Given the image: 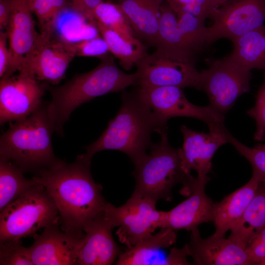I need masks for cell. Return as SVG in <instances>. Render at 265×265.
Returning <instances> with one entry per match:
<instances>
[{
	"instance_id": "obj_1",
	"label": "cell",
	"mask_w": 265,
	"mask_h": 265,
	"mask_svg": "<svg viewBox=\"0 0 265 265\" xmlns=\"http://www.w3.org/2000/svg\"><path fill=\"white\" fill-rule=\"evenodd\" d=\"M90 164L78 157L72 163L61 159L32 177L53 199L59 212L61 229L79 237L107 203L102 194L101 186L92 176Z\"/></svg>"
},
{
	"instance_id": "obj_2",
	"label": "cell",
	"mask_w": 265,
	"mask_h": 265,
	"mask_svg": "<svg viewBox=\"0 0 265 265\" xmlns=\"http://www.w3.org/2000/svg\"><path fill=\"white\" fill-rule=\"evenodd\" d=\"M120 108L95 141L85 147V153L77 157L89 163L96 153L115 150L126 154L135 164L153 144V132L168 131L167 124L153 112L138 89L122 91Z\"/></svg>"
},
{
	"instance_id": "obj_3",
	"label": "cell",
	"mask_w": 265,
	"mask_h": 265,
	"mask_svg": "<svg viewBox=\"0 0 265 265\" xmlns=\"http://www.w3.org/2000/svg\"><path fill=\"white\" fill-rule=\"evenodd\" d=\"M99 65L85 73L77 74L61 85L48 84L52 96L47 102L49 116L59 135L72 112L82 104L107 93L118 92L136 85L135 74L123 72L108 54L100 59Z\"/></svg>"
},
{
	"instance_id": "obj_4",
	"label": "cell",
	"mask_w": 265,
	"mask_h": 265,
	"mask_svg": "<svg viewBox=\"0 0 265 265\" xmlns=\"http://www.w3.org/2000/svg\"><path fill=\"white\" fill-rule=\"evenodd\" d=\"M54 128L47 102L33 113L15 121L0 138V158L12 161L24 172L36 174L61 159L54 155L52 136Z\"/></svg>"
},
{
	"instance_id": "obj_5",
	"label": "cell",
	"mask_w": 265,
	"mask_h": 265,
	"mask_svg": "<svg viewBox=\"0 0 265 265\" xmlns=\"http://www.w3.org/2000/svg\"><path fill=\"white\" fill-rule=\"evenodd\" d=\"M158 133L160 140L153 143L149 153L134 164L132 173L135 181L134 192L156 201H171L174 187L178 184L186 186L194 177L183 169L181 148L170 144L168 131Z\"/></svg>"
},
{
	"instance_id": "obj_6",
	"label": "cell",
	"mask_w": 265,
	"mask_h": 265,
	"mask_svg": "<svg viewBox=\"0 0 265 265\" xmlns=\"http://www.w3.org/2000/svg\"><path fill=\"white\" fill-rule=\"evenodd\" d=\"M57 222L59 214L53 199L37 184L0 212V242L33 237L39 230Z\"/></svg>"
},
{
	"instance_id": "obj_7",
	"label": "cell",
	"mask_w": 265,
	"mask_h": 265,
	"mask_svg": "<svg viewBox=\"0 0 265 265\" xmlns=\"http://www.w3.org/2000/svg\"><path fill=\"white\" fill-rule=\"evenodd\" d=\"M206 61L208 68L200 72V90L207 95L209 105L225 115L238 98L250 90L251 71L229 55Z\"/></svg>"
},
{
	"instance_id": "obj_8",
	"label": "cell",
	"mask_w": 265,
	"mask_h": 265,
	"mask_svg": "<svg viewBox=\"0 0 265 265\" xmlns=\"http://www.w3.org/2000/svg\"><path fill=\"white\" fill-rule=\"evenodd\" d=\"M156 200L134 192L123 205L116 207L107 202L104 214L114 227L119 241L131 248L161 228L165 211L156 209Z\"/></svg>"
},
{
	"instance_id": "obj_9",
	"label": "cell",
	"mask_w": 265,
	"mask_h": 265,
	"mask_svg": "<svg viewBox=\"0 0 265 265\" xmlns=\"http://www.w3.org/2000/svg\"><path fill=\"white\" fill-rule=\"evenodd\" d=\"M138 90L153 112L164 123L175 117H187L206 123L210 131L220 132L225 126V115L211 106H200L186 99L183 88L172 86H139Z\"/></svg>"
},
{
	"instance_id": "obj_10",
	"label": "cell",
	"mask_w": 265,
	"mask_h": 265,
	"mask_svg": "<svg viewBox=\"0 0 265 265\" xmlns=\"http://www.w3.org/2000/svg\"><path fill=\"white\" fill-rule=\"evenodd\" d=\"M207 28V45L222 38L232 41L264 25L265 0H232L215 9Z\"/></svg>"
},
{
	"instance_id": "obj_11",
	"label": "cell",
	"mask_w": 265,
	"mask_h": 265,
	"mask_svg": "<svg viewBox=\"0 0 265 265\" xmlns=\"http://www.w3.org/2000/svg\"><path fill=\"white\" fill-rule=\"evenodd\" d=\"M17 75L2 77L0 81V123L25 118L43 104L48 83H41L25 70Z\"/></svg>"
},
{
	"instance_id": "obj_12",
	"label": "cell",
	"mask_w": 265,
	"mask_h": 265,
	"mask_svg": "<svg viewBox=\"0 0 265 265\" xmlns=\"http://www.w3.org/2000/svg\"><path fill=\"white\" fill-rule=\"evenodd\" d=\"M39 33L34 48L19 71H26L40 81L57 85L76 56L75 49L71 43Z\"/></svg>"
},
{
	"instance_id": "obj_13",
	"label": "cell",
	"mask_w": 265,
	"mask_h": 265,
	"mask_svg": "<svg viewBox=\"0 0 265 265\" xmlns=\"http://www.w3.org/2000/svg\"><path fill=\"white\" fill-rule=\"evenodd\" d=\"M136 85L193 87L200 90V73L195 65L172 59L157 51L136 64Z\"/></svg>"
},
{
	"instance_id": "obj_14",
	"label": "cell",
	"mask_w": 265,
	"mask_h": 265,
	"mask_svg": "<svg viewBox=\"0 0 265 265\" xmlns=\"http://www.w3.org/2000/svg\"><path fill=\"white\" fill-rule=\"evenodd\" d=\"M210 180L208 176H197L184 186L181 193L188 197L171 210L165 212L161 228L191 231L202 223L213 221L214 203L205 192L206 185Z\"/></svg>"
},
{
	"instance_id": "obj_15",
	"label": "cell",
	"mask_w": 265,
	"mask_h": 265,
	"mask_svg": "<svg viewBox=\"0 0 265 265\" xmlns=\"http://www.w3.org/2000/svg\"><path fill=\"white\" fill-rule=\"evenodd\" d=\"M114 226L106 217L104 211L84 228L77 249L79 265H110L122 253L112 234Z\"/></svg>"
},
{
	"instance_id": "obj_16",
	"label": "cell",
	"mask_w": 265,
	"mask_h": 265,
	"mask_svg": "<svg viewBox=\"0 0 265 265\" xmlns=\"http://www.w3.org/2000/svg\"><path fill=\"white\" fill-rule=\"evenodd\" d=\"M59 225L60 222L51 224L33 237L34 242L27 250L33 265H77L81 237L63 231Z\"/></svg>"
},
{
	"instance_id": "obj_17",
	"label": "cell",
	"mask_w": 265,
	"mask_h": 265,
	"mask_svg": "<svg viewBox=\"0 0 265 265\" xmlns=\"http://www.w3.org/2000/svg\"><path fill=\"white\" fill-rule=\"evenodd\" d=\"M32 14L27 0H11V16L6 31L10 61L2 77H9L18 71L35 46L40 33L36 30Z\"/></svg>"
},
{
	"instance_id": "obj_18",
	"label": "cell",
	"mask_w": 265,
	"mask_h": 265,
	"mask_svg": "<svg viewBox=\"0 0 265 265\" xmlns=\"http://www.w3.org/2000/svg\"><path fill=\"white\" fill-rule=\"evenodd\" d=\"M191 232L188 244L192 265H252L245 248L233 239L213 235L203 238L198 228Z\"/></svg>"
},
{
	"instance_id": "obj_19",
	"label": "cell",
	"mask_w": 265,
	"mask_h": 265,
	"mask_svg": "<svg viewBox=\"0 0 265 265\" xmlns=\"http://www.w3.org/2000/svg\"><path fill=\"white\" fill-rule=\"evenodd\" d=\"M180 130L184 140L181 148L183 169L187 173L194 170L199 177L207 176L212 168L214 153L221 146L228 143L227 135L230 132L206 133L193 131L185 125H182Z\"/></svg>"
},
{
	"instance_id": "obj_20",
	"label": "cell",
	"mask_w": 265,
	"mask_h": 265,
	"mask_svg": "<svg viewBox=\"0 0 265 265\" xmlns=\"http://www.w3.org/2000/svg\"><path fill=\"white\" fill-rule=\"evenodd\" d=\"M156 51L176 61L195 65L198 53L188 44L179 29L177 17L165 0L160 8Z\"/></svg>"
},
{
	"instance_id": "obj_21",
	"label": "cell",
	"mask_w": 265,
	"mask_h": 265,
	"mask_svg": "<svg viewBox=\"0 0 265 265\" xmlns=\"http://www.w3.org/2000/svg\"><path fill=\"white\" fill-rule=\"evenodd\" d=\"M165 0H112L130 23L134 36L155 47L158 32L160 8Z\"/></svg>"
},
{
	"instance_id": "obj_22",
	"label": "cell",
	"mask_w": 265,
	"mask_h": 265,
	"mask_svg": "<svg viewBox=\"0 0 265 265\" xmlns=\"http://www.w3.org/2000/svg\"><path fill=\"white\" fill-rule=\"evenodd\" d=\"M259 184L258 181L252 176L243 186L226 196L220 202L214 204L213 235L225 237L226 232L237 224L254 196Z\"/></svg>"
},
{
	"instance_id": "obj_23",
	"label": "cell",
	"mask_w": 265,
	"mask_h": 265,
	"mask_svg": "<svg viewBox=\"0 0 265 265\" xmlns=\"http://www.w3.org/2000/svg\"><path fill=\"white\" fill-rule=\"evenodd\" d=\"M175 231L161 228L160 231L141 240L131 248H127L115 263L117 265H161L160 251L176 242Z\"/></svg>"
},
{
	"instance_id": "obj_24",
	"label": "cell",
	"mask_w": 265,
	"mask_h": 265,
	"mask_svg": "<svg viewBox=\"0 0 265 265\" xmlns=\"http://www.w3.org/2000/svg\"><path fill=\"white\" fill-rule=\"evenodd\" d=\"M89 21L82 14L73 8L70 4L56 15L52 22L40 32L67 43H76L99 36L94 24ZM90 22V21H89Z\"/></svg>"
},
{
	"instance_id": "obj_25",
	"label": "cell",
	"mask_w": 265,
	"mask_h": 265,
	"mask_svg": "<svg viewBox=\"0 0 265 265\" xmlns=\"http://www.w3.org/2000/svg\"><path fill=\"white\" fill-rule=\"evenodd\" d=\"M265 228V184L259 183L256 193L243 214L230 230L228 238L245 248Z\"/></svg>"
},
{
	"instance_id": "obj_26",
	"label": "cell",
	"mask_w": 265,
	"mask_h": 265,
	"mask_svg": "<svg viewBox=\"0 0 265 265\" xmlns=\"http://www.w3.org/2000/svg\"><path fill=\"white\" fill-rule=\"evenodd\" d=\"M229 55L233 60L251 71H265V25L240 36L232 42Z\"/></svg>"
},
{
	"instance_id": "obj_27",
	"label": "cell",
	"mask_w": 265,
	"mask_h": 265,
	"mask_svg": "<svg viewBox=\"0 0 265 265\" xmlns=\"http://www.w3.org/2000/svg\"><path fill=\"white\" fill-rule=\"evenodd\" d=\"M94 24L106 42L109 52L119 59L124 69L131 70L148 53L147 47L138 38L129 40L98 22L95 21Z\"/></svg>"
},
{
	"instance_id": "obj_28",
	"label": "cell",
	"mask_w": 265,
	"mask_h": 265,
	"mask_svg": "<svg viewBox=\"0 0 265 265\" xmlns=\"http://www.w3.org/2000/svg\"><path fill=\"white\" fill-rule=\"evenodd\" d=\"M12 161L0 158V211L37 183Z\"/></svg>"
},
{
	"instance_id": "obj_29",
	"label": "cell",
	"mask_w": 265,
	"mask_h": 265,
	"mask_svg": "<svg viewBox=\"0 0 265 265\" xmlns=\"http://www.w3.org/2000/svg\"><path fill=\"white\" fill-rule=\"evenodd\" d=\"M94 22H98L114 30L125 38L133 40L136 38L132 29L124 13L116 3L103 1L94 9Z\"/></svg>"
},
{
	"instance_id": "obj_30",
	"label": "cell",
	"mask_w": 265,
	"mask_h": 265,
	"mask_svg": "<svg viewBox=\"0 0 265 265\" xmlns=\"http://www.w3.org/2000/svg\"><path fill=\"white\" fill-rule=\"evenodd\" d=\"M178 26L184 37L197 53L207 45V28L205 19L188 13L176 14Z\"/></svg>"
},
{
	"instance_id": "obj_31",
	"label": "cell",
	"mask_w": 265,
	"mask_h": 265,
	"mask_svg": "<svg viewBox=\"0 0 265 265\" xmlns=\"http://www.w3.org/2000/svg\"><path fill=\"white\" fill-rule=\"evenodd\" d=\"M227 139L228 143L250 162L253 169L252 176L259 183L265 184V150L256 146L250 148L235 138L230 132Z\"/></svg>"
},
{
	"instance_id": "obj_32",
	"label": "cell",
	"mask_w": 265,
	"mask_h": 265,
	"mask_svg": "<svg viewBox=\"0 0 265 265\" xmlns=\"http://www.w3.org/2000/svg\"><path fill=\"white\" fill-rule=\"evenodd\" d=\"M40 30L47 27L62 9L70 5L68 0H27Z\"/></svg>"
},
{
	"instance_id": "obj_33",
	"label": "cell",
	"mask_w": 265,
	"mask_h": 265,
	"mask_svg": "<svg viewBox=\"0 0 265 265\" xmlns=\"http://www.w3.org/2000/svg\"><path fill=\"white\" fill-rule=\"evenodd\" d=\"M0 265H33L27 247L22 245L21 239L0 242Z\"/></svg>"
},
{
	"instance_id": "obj_34",
	"label": "cell",
	"mask_w": 265,
	"mask_h": 265,
	"mask_svg": "<svg viewBox=\"0 0 265 265\" xmlns=\"http://www.w3.org/2000/svg\"><path fill=\"white\" fill-rule=\"evenodd\" d=\"M247 113L256 121L254 139L257 141L264 140L265 138V71L262 84L256 96L255 105Z\"/></svg>"
},
{
	"instance_id": "obj_35",
	"label": "cell",
	"mask_w": 265,
	"mask_h": 265,
	"mask_svg": "<svg viewBox=\"0 0 265 265\" xmlns=\"http://www.w3.org/2000/svg\"><path fill=\"white\" fill-rule=\"evenodd\" d=\"M72 44L78 56L95 57L100 59L109 54L106 42L99 36Z\"/></svg>"
},
{
	"instance_id": "obj_36",
	"label": "cell",
	"mask_w": 265,
	"mask_h": 265,
	"mask_svg": "<svg viewBox=\"0 0 265 265\" xmlns=\"http://www.w3.org/2000/svg\"><path fill=\"white\" fill-rule=\"evenodd\" d=\"M252 265H265V228L246 246Z\"/></svg>"
},
{
	"instance_id": "obj_37",
	"label": "cell",
	"mask_w": 265,
	"mask_h": 265,
	"mask_svg": "<svg viewBox=\"0 0 265 265\" xmlns=\"http://www.w3.org/2000/svg\"><path fill=\"white\" fill-rule=\"evenodd\" d=\"M190 256V252L188 243L182 248H172L162 261V265H192L188 262L187 257Z\"/></svg>"
},
{
	"instance_id": "obj_38",
	"label": "cell",
	"mask_w": 265,
	"mask_h": 265,
	"mask_svg": "<svg viewBox=\"0 0 265 265\" xmlns=\"http://www.w3.org/2000/svg\"><path fill=\"white\" fill-rule=\"evenodd\" d=\"M70 5L94 23L93 13L95 7L105 0H68Z\"/></svg>"
},
{
	"instance_id": "obj_39",
	"label": "cell",
	"mask_w": 265,
	"mask_h": 265,
	"mask_svg": "<svg viewBox=\"0 0 265 265\" xmlns=\"http://www.w3.org/2000/svg\"><path fill=\"white\" fill-rule=\"evenodd\" d=\"M7 31L0 32V77L2 78L6 72L10 61L9 46L7 45Z\"/></svg>"
},
{
	"instance_id": "obj_40",
	"label": "cell",
	"mask_w": 265,
	"mask_h": 265,
	"mask_svg": "<svg viewBox=\"0 0 265 265\" xmlns=\"http://www.w3.org/2000/svg\"><path fill=\"white\" fill-rule=\"evenodd\" d=\"M11 0H0V29H7L11 16Z\"/></svg>"
},
{
	"instance_id": "obj_41",
	"label": "cell",
	"mask_w": 265,
	"mask_h": 265,
	"mask_svg": "<svg viewBox=\"0 0 265 265\" xmlns=\"http://www.w3.org/2000/svg\"><path fill=\"white\" fill-rule=\"evenodd\" d=\"M165 1L175 13L182 7L191 3L201 4L214 9L211 5L210 0H165Z\"/></svg>"
},
{
	"instance_id": "obj_42",
	"label": "cell",
	"mask_w": 265,
	"mask_h": 265,
	"mask_svg": "<svg viewBox=\"0 0 265 265\" xmlns=\"http://www.w3.org/2000/svg\"><path fill=\"white\" fill-rule=\"evenodd\" d=\"M230 0H210V1L212 7L216 9Z\"/></svg>"
},
{
	"instance_id": "obj_43",
	"label": "cell",
	"mask_w": 265,
	"mask_h": 265,
	"mask_svg": "<svg viewBox=\"0 0 265 265\" xmlns=\"http://www.w3.org/2000/svg\"><path fill=\"white\" fill-rule=\"evenodd\" d=\"M256 146L265 150V142L263 144H259L256 145Z\"/></svg>"
},
{
	"instance_id": "obj_44",
	"label": "cell",
	"mask_w": 265,
	"mask_h": 265,
	"mask_svg": "<svg viewBox=\"0 0 265 265\" xmlns=\"http://www.w3.org/2000/svg\"><path fill=\"white\" fill-rule=\"evenodd\" d=\"M112 0H107V1H111Z\"/></svg>"
}]
</instances>
